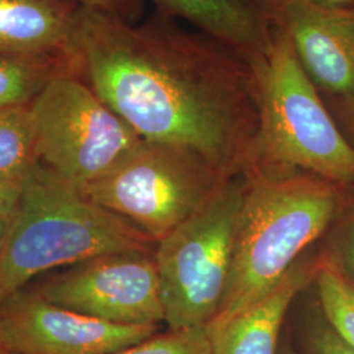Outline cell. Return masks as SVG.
<instances>
[{"instance_id": "cell-1", "label": "cell", "mask_w": 354, "mask_h": 354, "mask_svg": "<svg viewBox=\"0 0 354 354\" xmlns=\"http://www.w3.org/2000/svg\"><path fill=\"white\" fill-rule=\"evenodd\" d=\"M77 75L140 138L188 150L215 169L252 155L259 127L250 58L159 12L133 21L80 6Z\"/></svg>"}, {"instance_id": "cell-2", "label": "cell", "mask_w": 354, "mask_h": 354, "mask_svg": "<svg viewBox=\"0 0 354 354\" xmlns=\"http://www.w3.org/2000/svg\"><path fill=\"white\" fill-rule=\"evenodd\" d=\"M0 254V302L38 274L89 259L140 250L151 241L125 218L38 163L21 183Z\"/></svg>"}, {"instance_id": "cell-3", "label": "cell", "mask_w": 354, "mask_h": 354, "mask_svg": "<svg viewBox=\"0 0 354 354\" xmlns=\"http://www.w3.org/2000/svg\"><path fill=\"white\" fill-rule=\"evenodd\" d=\"M336 196L324 181L274 176L247 190L235 232L227 288L207 328L263 299L328 226Z\"/></svg>"}, {"instance_id": "cell-4", "label": "cell", "mask_w": 354, "mask_h": 354, "mask_svg": "<svg viewBox=\"0 0 354 354\" xmlns=\"http://www.w3.org/2000/svg\"><path fill=\"white\" fill-rule=\"evenodd\" d=\"M248 58L259 109L252 155L279 168L353 183L354 146L330 117L288 35L276 26L272 46Z\"/></svg>"}, {"instance_id": "cell-5", "label": "cell", "mask_w": 354, "mask_h": 354, "mask_svg": "<svg viewBox=\"0 0 354 354\" xmlns=\"http://www.w3.org/2000/svg\"><path fill=\"white\" fill-rule=\"evenodd\" d=\"M247 190L216 187L203 205L158 241L155 263L168 329L207 327L223 301Z\"/></svg>"}, {"instance_id": "cell-6", "label": "cell", "mask_w": 354, "mask_h": 354, "mask_svg": "<svg viewBox=\"0 0 354 354\" xmlns=\"http://www.w3.org/2000/svg\"><path fill=\"white\" fill-rule=\"evenodd\" d=\"M214 171L188 150L142 140L108 172L80 189L93 203L159 241L210 196Z\"/></svg>"}, {"instance_id": "cell-7", "label": "cell", "mask_w": 354, "mask_h": 354, "mask_svg": "<svg viewBox=\"0 0 354 354\" xmlns=\"http://www.w3.org/2000/svg\"><path fill=\"white\" fill-rule=\"evenodd\" d=\"M39 162L83 188L142 138L79 76L51 80L30 104Z\"/></svg>"}, {"instance_id": "cell-8", "label": "cell", "mask_w": 354, "mask_h": 354, "mask_svg": "<svg viewBox=\"0 0 354 354\" xmlns=\"http://www.w3.org/2000/svg\"><path fill=\"white\" fill-rule=\"evenodd\" d=\"M48 302L125 326H159L165 308L155 257L131 250L106 253L71 266L37 290Z\"/></svg>"}, {"instance_id": "cell-9", "label": "cell", "mask_w": 354, "mask_h": 354, "mask_svg": "<svg viewBox=\"0 0 354 354\" xmlns=\"http://www.w3.org/2000/svg\"><path fill=\"white\" fill-rule=\"evenodd\" d=\"M159 326L108 323L59 307L37 291L0 302V340L10 354H112L158 333Z\"/></svg>"}, {"instance_id": "cell-10", "label": "cell", "mask_w": 354, "mask_h": 354, "mask_svg": "<svg viewBox=\"0 0 354 354\" xmlns=\"http://www.w3.org/2000/svg\"><path fill=\"white\" fill-rule=\"evenodd\" d=\"M272 16L317 91L354 106V10L281 0Z\"/></svg>"}, {"instance_id": "cell-11", "label": "cell", "mask_w": 354, "mask_h": 354, "mask_svg": "<svg viewBox=\"0 0 354 354\" xmlns=\"http://www.w3.org/2000/svg\"><path fill=\"white\" fill-rule=\"evenodd\" d=\"M159 12L183 19L247 57L268 50L276 26L264 0H151Z\"/></svg>"}, {"instance_id": "cell-12", "label": "cell", "mask_w": 354, "mask_h": 354, "mask_svg": "<svg viewBox=\"0 0 354 354\" xmlns=\"http://www.w3.org/2000/svg\"><path fill=\"white\" fill-rule=\"evenodd\" d=\"M313 274L308 264L297 263L263 299L223 324L207 328L213 354H279L286 313Z\"/></svg>"}, {"instance_id": "cell-13", "label": "cell", "mask_w": 354, "mask_h": 354, "mask_svg": "<svg viewBox=\"0 0 354 354\" xmlns=\"http://www.w3.org/2000/svg\"><path fill=\"white\" fill-rule=\"evenodd\" d=\"M75 0H0V53L73 55Z\"/></svg>"}, {"instance_id": "cell-14", "label": "cell", "mask_w": 354, "mask_h": 354, "mask_svg": "<svg viewBox=\"0 0 354 354\" xmlns=\"http://www.w3.org/2000/svg\"><path fill=\"white\" fill-rule=\"evenodd\" d=\"M77 75L73 55H20L0 53V109L29 105L51 80Z\"/></svg>"}, {"instance_id": "cell-15", "label": "cell", "mask_w": 354, "mask_h": 354, "mask_svg": "<svg viewBox=\"0 0 354 354\" xmlns=\"http://www.w3.org/2000/svg\"><path fill=\"white\" fill-rule=\"evenodd\" d=\"M41 163L29 105L0 109V177L23 183Z\"/></svg>"}, {"instance_id": "cell-16", "label": "cell", "mask_w": 354, "mask_h": 354, "mask_svg": "<svg viewBox=\"0 0 354 354\" xmlns=\"http://www.w3.org/2000/svg\"><path fill=\"white\" fill-rule=\"evenodd\" d=\"M322 310L332 329L354 351V282L335 266H320L315 273Z\"/></svg>"}, {"instance_id": "cell-17", "label": "cell", "mask_w": 354, "mask_h": 354, "mask_svg": "<svg viewBox=\"0 0 354 354\" xmlns=\"http://www.w3.org/2000/svg\"><path fill=\"white\" fill-rule=\"evenodd\" d=\"M112 354H213L207 327L168 329Z\"/></svg>"}, {"instance_id": "cell-18", "label": "cell", "mask_w": 354, "mask_h": 354, "mask_svg": "<svg viewBox=\"0 0 354 354\" xmlns=\"http://www.w3.org/2000/svg\"><path fill=\"white\" fill-rule=\"evenodd\" d=\"M310 354H354L329 326H315L307 336Z\"/></svg>"}, {"instance_id": "cell-19", "label": "cell", "mask_w": 354, "mask_h": 354, "mask_svg": "<svg viewBox=\"0 0 354 354\" xmlns=\"http://www.w3.org/2000/svg\"><path fill=\"white\" fill-rule=\"evenodd\" d=\"M80 6L97 8L105 12L118 15L129 21H133L140 13V0H75Z\"/></svg>"}, {"instance_id": "cell-20", "label": "cell", "mask_w": 354, "mask_h": 354, "mask_svg": "<svg viewBox=\"0 0 354 354\" xmlns=\"http://www.w3.org/2000/svg\"><path fill=\"white\" fill-rule=\"evenodd\" d=\"M21 188V183H15L0 177V214L11 216L19 203Z\"/></svg>"}, {"instance_id": "cell-21", "label": "cell", "mask_w": 354, "mask_h": 354, "mask_svg": "<svg viewBox=\"0 0 354 354\" xmlns=\"http://www.w3.org/2000/svg\"><path fill=\"white\" fill-rule=\"evenodd\" d=\"M281 1V0H279ZM307 3L320 6V7H329V8H345V10H354V0H304ZM279 3V1H277Z\"/></svg>"}, {"instance_id": "cell-22", "label": "cell", "mask_w": 354, "mask_h": 354, "mask_svg": "<svg viewBox=\"0 0 354 354\" xmlns=\"http://www.w3.org/2000/svg\"><path fill=\"white\" fill-rule=\"evenodd\" d=\"M346 257H348L349 266L354 272V226L352 231H351L349 241H348V245H346Z\"/></svg>"}, {"instance_id": "cell-23", "label": "cell", "mask_w": 354, "mask_h": 354, "mask_svg": "<svg viewBox=\"0 0 354 354\" xmlns=\"http://www.w3.org/2000/svg\"><path fill=\"white\" fill-rule=\"evenodd\" d=\"M8 222H10V216L8 215L0 214V254L3 251V244H4V239H6V232H7V227H8Z\"/></svg>"}, {"instance_id": "cell-24", "label": "cell", "mask_w": 354, "mask_h": 354, "mask_svg": "<svg viewBox=\"0 0 354 354\" xmlns=\"http://www.w3.org/2000/svg\"><path fill=\"white\" fill-rule=\"evenodd\" d=\"M279 354H297L292 349H291L290 345L289 344H286L285 346H282L281 349H279Z\"/></svg>"}, {"instance_id": "cell-25", "label": "cell", "mask_w": 354, "mask_h": 354, "mask_svg": "<svg viewBox=\"0 0 354 354\" xmlns=\"http://www.w3.org/2000/svg\"><path fill=\"white\" fill-rule=\"evenodd\" d=\"M0 354H10L7 352V349L4 348V345H3L1 340H0Z\"/></svg>"}, {"instance_id": "cell-26", "label": "cell", "mask_w": 354, "mask_h": 354, "mask_svg": "<svg viewBox=\"0 0 354 354\" xmlns=\"http://www.w3.org/2000/svg\"><path fill=\"white\" fill-rule=\"evenodd\" d=\"M264 1H266V3H268V4L270 6V8H272V6H273V4H276V3H277V1H279V0H264Z\"/></svg>"}, {"instance_id": "cell-27", "label": "cell", "mask_w": 354, "mask_h": 354, "mask_svg": "<svg viewBox=\"0 0 354 354\" xmlns=\"http://www.w3.org/2000/svg\"><path fill=\"white\" fill-rule=\"evenodd\" d=\"M348 111L354 115V106H348Z\"/></svg>"}]
</instances>
